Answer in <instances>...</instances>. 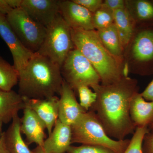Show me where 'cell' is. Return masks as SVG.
<instances>
[{
    "instance_id": "obj_18",
    "label": "cell",
    "mask_w": 153,
    "mask_h": 153,
    "mask_svg": "<svg viewBox=\"0 0 153 153\" xmlns=\"http://www.w3.org/2000/svg\"><path fill=\"white\" fill-rule=\"evenodd\" d=\"M21 124V118L17 114L7 131L2 134L4 143L10 153H33L22 137Z\"/></svg>"
},
{
    "instance_id": "obj_34",
    "label": "cell",
    "mask_w": 153,
    "mask_h": 153,
    "mask_svg": "<svg viewBox=\"0 0 153 153\" xmlns=\"http://www.w3.org/2000/svg\"><path fill=\"white\" fill-rule=\"evenodd\" d=\"M3 123L1 120H0V140H1V136L2 134V126Z\"/></svg>"
},
{
    "instance_id": "obj_9",
    "label": "cell",
    "mask_w": 153,
    "mask_h": 153,
    "mask_svg": "<svg viewBox=\"0 0 153 153\" xmlns=\"http://www.w3.org/2000/svg\"><path fill=\"white\" fill-rule=\"evenodd\" d=\"M0 36L10 51L14 66L19 72L25 67L34 53L28 50L19 40L5 16L0 14Z\"/></svg>"
},
{
    "instance_id": "obj_4",
    "label": "cell",
    "mask_w": 153,
    "mask_h": 153,
    "mask_svg": "<svg viewBox=\"0 0 153 153\" xmlns=\"http://www.w3.org/2000/svg\"><path fill=\"white\" fill-rule=\"evenodd\" d=\"M124 74H153V26L137 25L124 49Z\"/></svg>"
},
{
    "instance_id": "obj_6",
    "label": "cell",
    "mask_w": 153,
    "mask_h": 153,
    "mask_svg": "<svg viewBox=\"0 0 153 153\" xmlns=\"http://www.w3.org/2000/svg\"><path fill=\"white\" fill-rule=\"evenodd\" d=\"M46 36L38 52L61 67L70 51L74 48L71 28L59 13L47 27Z\"/></svg>"
},
{
    "instance_id": "obj_33",
    "label": "cell",
    "mask_w": 153,
    "mask_h": 153,
    "mask_svg": "<svg viewBox=\"0 0 153 153\" xmlns=\"http://www.w3.org/2000/svg\"><path fill=\"white\" fill-rule=\"evenodd\" d=\"M33 153H45L42 147L37 146L34 150H33Z\"/></svg>"
},
{
    "instance_id": "obj_19",
    "label": "cell",
    "mask_w": 153,
    "mask_h": 153,
    "mask_svg": "<svg viewBox=\"0 0 153 153\" xmlns=\"http://www.w3.org/2000/svg\"><path fill=\"white\" fill-rule=\"evenodd\" d=\"M125 3L136 25L153 26V0H125Z\"/></svg>"
},
{
    "instance_id": "obj_7",
    "label": "cell",
    "mask_w": 153,
    "mask_h": 153,
    "mask_svg": "<svg viewBox=\"0 0 153 153\" xmlns=\"http://www.w3.org/2000/svg\"><path fill=\"white\" fill-rule=\"evenodd\" d=\"M63 80L74 91L79 86L100 84V77L88 60L74 47L60 67Z\"/></svg>"
},
{
    "instance_id": "obj_20",
    "label": "cell",
    "mask_w": 153,
    "mask_h": 153,
    "mask_svg": "<svg viewBox=\"0 0 153 153\" xmlns=\"http://www.w3.org/2000/svg\"><path fill=\"white\" fill-rule=\"evenodd\" d=\"M114 24L124 49L133 34L136 24L126 7L114 11Z\"/></svg>"
},
{
    "instance_id": "obj_29",
    "label": "cell",
    "mask_w": 153,
    "mask_h": 153,
    "mask_svg": "<svg viewBox=\"0 0 153 153\" xmlns=\"http://www.w3.org/2000/svg\"><path fill=\"white\" fill-rule=\"evenodd\" d=\"M102 5L114 12L125 8V0H104Z\"/></svg>"
},
{
    "instance_id": "obj_23",
    "label": "cell",
    "mask_w": 153,
    "mask_h": 153,
    "mask_svg": "<svg viewBox=\"0 0 153 153\" xmlns=\"http://www.w3.org/2000/svg\"><path fill=\"white\" fill-rule=\"evenodd\" d=\"M94 30L105 29L114 24V12L102 5L92 15Z\"/></svg>"
},
{
    "instance_id": "obj_10",
    "label": "cell",
    "mask_w": 153,
    "mask_h": 153,
    "mask_svg": "<svg viewBox=\"0 0 153 153\" xmlns=\"http://www.w3.org/2000/svg\"><path fill=\"white\" fill-rule=\"evenodd\" d=\"M59 13L71 29L94 30L92 15L73 0H60Z\"/></svg>"
},
{
    "instance_id": "obj_21",
    "label": "cell",
    "mask_w": 153,
    "mask_h": 153,
    "mask_svg": "<svg viewBox=\"0 0 153 153\" xmlns=\"http://www.w3.org/2000/svg\"><path fill=\"white\" fill-rule=\"evenodd\" d=\"M95 31L107 50L115 57L123 60L124 49L114 24L108 27Z\"/></svg>"
},
{
    "instance_id": "obj_22",
    "label": "cell",
    "mask_w": 153,
    "mask_h": 153,
    "mask_svg": "<svg viewBox=\"0 0 153 153\" xmlns=\"http://www.w3.org/2000/svg\"><path fill=\"white\" fill-rule=\"evenodd\" d=\"M19 81V72L16 68L0 56V89L12 90Z\"/></svg>"
},
{
    "instance_id": "obj_28",
    "label": "cell",
    "mask_w": 153,
    "mask_h": 153,
    "mask_svg": "<svg viewBox=\"0 0 153 153\" xmlns=\"http://www.w3.org/2000/svg\"><path fill=\"white\" fill-rule=\"evenodd\" d=\"M74 1L79 4L88 10L92 13L98 10L103 3V0H73Z\"/></svg>"
},
{
    "instance_id": "obj_13",
    "label": "cell",
    "mask_w": 153,
    "mask_h": 153,
    "mask_svg": "<svg viewBox=\"0 0 153 153\" xmlns=\"http://www.w3.org/2000/svg\"><path fill=\"white\" fill-rule=\"evenodd\" d=\"M60 96L58 119L71 126L87 111L77 102L74 91L64 80Z\"/></svg>"
},
{
    "instance_id": "obj_31",
    "label": "cell",
    "mask_w": 153,
    "mask_h": 153,
    "mask_svg": "<svg viewBox=\"0 0 153 153\" xmlns=\"http://www.w3.org/2000/svg\"><path fill=\"white\" fill-rule=\"evenodd\" d=\"M144 141L145 147L147 153H153V132L150 134L148 133L145 136Z\"/></svg>"
},
{
    "instance_id": "obj_36",
    "label": "cell",
    "mask_w": 153,
    "mask_h": 153,
    "mask_svg": "<svg viewBox=\"0 0 153 153\" xmlns=\"http://www.w3.org/2000/svg\"></svg>"
},
{
    "instance_id": "obj_15",
    "label": "cell",
    "mask_w": 153,
    "mask_h": 153,
    "mask_svg": "<svg viewBox=\"0 0 153 153\" xmlns=\"http://www.w3.org/2000/svg\"><path fill=\"white\" fill-rule=\"evenodd\" d=\"M26 99L30 107L45 123L49 135L58 119L59 97L55 96L44 99Z\"/></svg>"
},
{
    "instance_id": "obj_2",
    "label": "cell",
    "mask_w": 153,
    "mask_h": 153,
    "mask_svg": "<svg viewBox=\"0 0 153 153\" xmlns=\"http://www.w3.org/2000/svg\"><path fill=\"white\" fill-rule=\"evenodd\" d=\"M63 81L60 66L48 57L35 53L19 72V94L27 99L60 95Z\"/></svg>"
},
{
    "instance_id": "obj_17",
    "label": "cell",
    "mask_w": 153,
    "mask_h": 153,
    "mask_svg": "<svg viewBox=\"0 0 153 153\" xmlns=\"http://www.w3.org/2000/svg\"><path fill=\"white\" fill-rule=\"evenodd\" d=\"M25 105V100L19 93L0 89V120L3 123L12 121L19 111L24 109Z\"/></svg>"
},
{
    "instance_id": "obj_16",
    "label": "cell",
    "mask_w": 153,
    "mask_h": 153,
    "mask_svg": "<svg viewBox=\"0 0 153 153\" xmlns=\"http://www.w3.org/2000/svg\"><path fill=\"white\" fill-rule=\"evenodd\" d=\"M130 114L136 127L150 126L153 123V102L146 101L140 93L136 94L131 102Z\"/></svg>"
},
{
    "instance_id": "obj_26",
    "label": "cell",
    "mask_w": 153,
    "mask_h": 153,
    "mask_svg": "<svg viewBox=\"0 0 153 153\" xmlns=\"http://www.w3.org/2000/svg\"><path fill=\"white\" fill-rule=\"evenodd\" d=\"M67 153H115L110 149L96 145H82L79 146H71Z\"/></svg>"
},
{
    "instance_id": "obj_35",
    "label": "cell",
    "mask_w": 153,
    "mask_h": 153,
    "mask_svg": "<svg viewBox=\"0 0 153 153\" xmlns=\"http://www.w3.org/2000/svg\"><path fill=\"white\" fill-rule=\"evenodd\" d=\"M150 126L151 128L153 130V123Z\"/></svg>"
},
{
    "instance_id": "obj_14",
    "label": "cell",
    "mask_w": 153,
    "mask_h": 153,
    "mask_svg": "<svg viewBox=\"0 0 153 153\" xmlns=\"http://www.w3.org/2000/svg\"><path fill=\"white\" fill-rule=\"evenodd\" d=\"M72 132L71 126L61 122L59 119L52 132L44 141L43 148L45 153H66L71 146Z\"/></svg>"
},
{
    "instance_id": "obj_24",
    "label": "cell",
    "mask_w": 153,
    "mask_h": 153,
    "mask_svg": "<svg viewBox=\"0 0 153 153\" xmlns=\"http://www.w3.org/2000/svg\"><path fill=\"white\" fill-rule=\"evenodd\" d=\"M149 132L147 126L138 127L123 153H144L143 143L145 136Z\"/></svg>"
},
{
    "instance_id": "obj_3",
    "label": "cell",
    "mask_w": 153,
    "mask_h": 153,
    "mask_svg": "<svg viewBox=\"0 0 153 153\" xmlns=\"http://www.w3.org/2000/svg\"><path fill=\"white\" fill-rule=\"evenodd\" d=\"M71 31L74 47L92 64L100 77L101 84H112L125 76L123 60L107 50L95 30L71 29Z\"/></svg>"
},
{
    "instance_id": "obj_5",
    "label": "cell",
    "mask_w": 153,
    "mask_h": 153,
    "mask_svg": "<svg viewBox=\"0 0 153 153\" xmlns=\"http://www.w3.org/2000/svg\"><path fill=\"white\" fill-rule=\"evenodd\" d=\"M71 144L96 145L110 149L115 153H123L130 140H116L110 137L105 131L95 113H84L71 126Z\"/></svg>"
},
{
    "instance_id": "obj_32",
    "label": "cell",
    "mask_w": 153,
    "mask_h": 153,
    "mask_svg": "<svg viewBox=\"0 0 153 153\" xmlns=\"http://www.w3.org/2000/svg\"><path fill=\"white\" fill-rule=\"evenodd\" d=\"M0 153H10L6 147L2 135L0 140Z\"/></svg>"
},
{
    "instance_id": "obj_27",
    "label": "cell",
    "mask_w": 153,
    "mask_h": 153,
    "mask_svg": "<svg viewBox=\"0 0 153 153\" xmlns=\"http://www.w3.org/2000/svg\"><path fill=\"white\" fill-rule=\"evenodd\" d=\"M22 0H0V14L8 15L13 10L21 7Z\"/></svg>"
},
{
    "instance_id": "obj_1",
    "label": "cell",
    "mask_w": 153,
    "mask_h": 153,
    "mask_svg": "<svg viewBox=\"0 0 153 153\" xmlns=\"http://www.w3.org/2000/svg\"><path fill=\"white\" fill-rule=\"evenodd\" d=\"M90 87L96 93L97 99L89 110L95 113L107 134L113 139L123 140L134 133L136 127L131 118L130 106L139 92L137 79L125 76L112 84Z\"/></svg>"
},
{
    "instance_id": "obj_30",
    "label": "cell",
    "mask_w": 153,
    "mask_h": 153,
    "mask_svg": "<svg viewBox=\"0 0 153 153\" xmlns=\"http://www.w3.org/2000/svg\"><path fill=\"white\" fill-rule=\"evenodd\" d=\"M140 94L145 100L153 102V79L146 89Z\"/></svg>"
},
{
    "instance_id": "obj_12",
    "label": "cell",
    "mask_w": 153,
    "mask_h": 153,
    "mask_svg": "<svg viewBox=\"0 0 153 153\" xmlns=\"http://www.w3.org/2000/svg\"><path fill=\"white\" fill-rule=\"evenodd\" d=\"M60 0H22L21 7L35 22L47 27L59 13Z\"/></svg>"
},
{
    "instance_id": "obj_25",
    "label": "cell",
    "mask_w": 153,
    "mask_h": 153,
    "mask_svg": "<svg viewBox=\"0 0 153 153\" xmlns=\"http://www.w3.org/2000/svg\"><path fill=\"white\" fill-rule=\"evenodd\" d=\"M76 91L79 95V104L86 111H88L96 100V93L85 85L79 86Z\"/></svg>"
},
{
    "instance_id": "obj_11",
    "label": "cell",
    "mask_w": 153,
    "mask_h": 153,
    "mask_svg": "<svg viewBox=\"0 0 153 153\" xmlns=\"http://www.w3.org/2000/svg\"><path fill=\"white\" fill-rule=\"evenodd\" d=\"M23 115L21 118V131L26 137V143L28 146L33 143L43 147L46 139L45 123L36 112L30 107L26 99Z\"/></svg>"
},
{
    "instance_id": "obj_8",
    "label": "cell",
    "mask_w": 153,
    "mask_h": 153,
    "mask_svg": "<svg viewBox=\"0 0 153 153\" xmlns=\"http://www.w3.org/2000/svg\"><path fill=\"white\" fill-rule=\"evenodd\" d=\"M6 17L23 46L33 53L38 52L46 36L47 28L31 19L22 7L13 10Z\"/></svg>"
}]
</instances>
